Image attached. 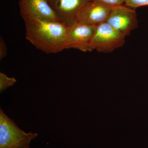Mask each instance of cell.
<instances>
[{"mask_svg": "<svg viewBox=\"0 0 148 148\" xmlns=\"http://www.w3.org/2000/svg\"><path fill=\"white\" fill-rule=\"evenodd\" d=\"M30 148V145H28L26 146V147H24L22 148Z\"/></svg>", "mask_w": 148, "mask_h": 148, "instance_id": "obj_13", "label": "cell"}, {"mask_svg": "<svg viewBox=\"0 0 148 148\" xmlns=\"http://www.w3.org/2000/svg\"><path fill=\"white\" fill-rule=\"evenodd\" d=\"M46 1H47L48 2H49V1H50L51 0H46Z\"/></svg>", "mask_w": 148, "mask_h": 148, "instance_id": "obj_14", "label": "cell"}, {"mask_svg": "<svg viewBox=\"0 0 148 148\" xmlns=\"http://www.w3.org/2000/svg\"><path fill=\"white\" fill-rule=\"evenodd\" d=\"M24 21L26 38L37 49L48 54L66 49L68 27L62 22L35 18Z\"/></svg>", "mask_w": 148, "mask_h": 148, "instance_id": "obj_1", "label": "cell"}, {"mask_svg": "<svg viewBox=\"0 0 148 148\" xmlns=\"http://www.w3.org/2000/svg\"><path fill=\"white\" fill-rule=\"evenodd\" d=\"M105 5L114 7L124 4L125 0H94Z\"/></svg>", "mask_w": 148, "mask_h": 148, "instance_id": "obj_11", "label": "cell"}, {"mask_svg": "<svg viewBox=\"0 0 148 148\" xmlns=\"http://www.w3.org/2000/svg\"><path fill=\"white\" fill-rule=\"evenodd\" d=\"M112 8L91 0L80 10L77 15L76 22L97 27L106 22Z\"/></svg>", "mask_w": 148, "mask_h": 148, "instance_id": "obj_8", "label": "cell"}, {"mask_svg": "<svg viewBox=\"0 0 148 148\" xmlns=\"http://www.w3.org/2000/svg\"><path fill=\"white\" fill-rule=\"evenodd\" d=\"M96 28L81 22L68 27L66 49H75L84 52L94 50L92 42Z\"/></svg>", "mask_w": 148, "mask_h": 148, "instance_id": "obj_5", "label": "cell"}, {"mask_svg": "<svg viewBox=\"0 0 148 148\" xmlns=\"http://www.w3.org/2000/svg\"><path fill=\"white\" fill-rule=\"evenodd\" d=\"M7 54V47L5 42L2 37L1 36L0 39V59H3L6 56Z\"/></svg>", "mask_w": 148, "mask_h": 148, "instance_id": "obj_12", "label": "cell"}, {"mask_svg": "<svg viewBox=\"0 0 148 148\" xmlns=\"http://www.w3.org/2000/svg\"><path fill=\"white\" fill-rule=\"evenodd\" d=\"M16 79L13 77H9L6 74L0 73V92L3 93L4 91L10 86H12L16 83Z\"/></svg>", "mask_w": 148, "mask_h": 148, "instance_id": "obj_9", "label": "cell"}, {"mask_svg": "<svg viewBox=\"0 0 148 148\" xmlns=\"http://www.w3.org/2000/svg\"><path fill=\"white\" fill-rule=\"evenodd\" d=\"M125 37L106 22L96 27L92 40L94 50L99 52L111 53L123 46Z\"/></svg>", "mask_w": 148, "mask_h": 148, "instance_id": "obj_3", "label": "cell"}, {"mask_svg": "<svg viewBox=\"0 0 148 148\" xmlns=\"http://www.w3.org/2000/svg\"><path fill=\"white\" fill-rule=\"evenodd\" d=\"M106 22L125 37L130 35L138 23L135 9L124 4L113 7Z\"/></svg>", "mask_w": 148, "mask_h": 148, "instance_id": "obj_4", "label": "cell"}, {"mask_svg": "<svg viewBox=\"0 0 148 148\" xmlns=\"http://www.w3.org/2000/svg\"><path fill=\"white\" fill-rule=\"evenodd\" d=\"M18 5L23 19L35 18L61 22L55 12L46 0H19Z\"/></svg>", "mask_w": 148, "mask_h": 148, "instance_id": "obj_6", "label": "cell"}, {"mask_svg": "<svg viewBox=\"0 0 148 148\" xmlns=\"http://www.w3.org/2000/svg\"><path fill=\"white\" fill-rule=\"evenodd\" d=\"M91 0H51L49 4L60 21L67 27L76 22L78 14Z\"/></svg>", "mask_w": 148, "mask_h": 148, "instance_id": "obj_7", "label": "cell"}, {"mask_svg": "<svg viewBox=\"0 0 148 148\" xmlns=\"http://www.w3.org/2000/svg\"><path fill=\"white\" fill-rule=\"evenodd\" d=\"M124 4L136 9L139 7L148 5V0H125Z\"/></svg>", "mask_w": 148, "mask_h": 148, "instance_id": "obj_10", "label": "cell"}, {"mask_svg": "<svg viewBox=\"0 0 148 148\" xmlns=\"http://www.w3.org/2000/svg\"><path fill=\"white\" fill-rule=\"evenodd\" d=\"M38 134L26 132L0 108V148H22L29 145Z\"/></svg>", "mask_w": 148, "mask_h": 148, "instance_id": "obj_2", "label": "cell"}]
</instances>
